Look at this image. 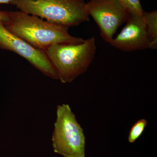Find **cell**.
<instances>
[{"instance_id": "6da1fadb", "label": "cell", "mask_w": 157, "mask_h": 157, "mask_svg": "<svg viewBox=\"0 0 157 157\" xmlns=\"http://www.w3.org/2000/svg\"><path fill=\"white\" fill-rule=\"evenodd\" d=\"M3 25L13 35L45 51L55 44H79L84 41L71 36L69 27L52 23L21 11H8V18Z\"/></svg>"}, {"instance_id": "7a4b0ae2", "label": "cell", "mask_w": 157, "mask_h": 157, "mask_svg": "<svg viewBox=\"0 0 157 157\" xmlns=\"http://www.w3.org/2000/svg\"><path fill=\"white\" fill-rule=\"evenodd\" d=\"M95 39L91 37L76 44H55L45 51L63 84L73 82L87 71L97 52Z\"/></svg>"}, {"instance_id": "3957f363", "label": "cell", "mask_w": 157, "mask_h": 157, "mask_svg": "<svg viewBox=\"0 0 157 157\" xmlns=\"http://www.w3.org/2000/svg\"><path fill=\"white\" fill-rule=\"evenodd\" d=\"M10 4L26 14L70 28L90 21L84 0H12Z\"/></svg>"}, {"instance_id": "277c9868", "label": "cell", "mask_w": 157, "mask_h": 157, "mask_svg": "<svg viewBox=\"0 0 157 157\" xmlns=\"http://www.w3.org/2000/svg\"><path fill=\"white\" fill-rule=\"evenodd\" d=\"M52 141L55 152L63 157H85L83 129L68 104L58 105Z\"/></svg>"}, {"instance_id": "5b68a950", "label": "cell", "mask_w": 157, "mask_h": 157, "mask_svg": "<svg viewBox=\"0 0 157 157\" xmlns=\"http://www.w3.org/2000/svg\"><path fill=\"white\" fill-rule=\"evenodd\" d=\"M88 15L97 23L102 38L109 43L119 28L126 22L128 12L117 0H90L86 3Z\"/></svg>"}, {"instance_id": "8992f818", "label": "cell", "mask_w": 157, "mask_h": 157, "mask_svg": "<svg viewBox=\"0 0 157 157\" xmlns=\"http://www.w3.org/2000/svg\"><path fill=\"white\" fill-rule=\"evenodd\" d=\"M0 48L17 54L45 76L58 80L57 74L45 51L35 48L13 35L0 23Z\"/></svg>"}, {"instance_id": "52a82bcc", "label": "cell", "mask_w": 157, "mask_h": 157, "mask_svg": "<svg viewBox=\"0 0 157 157\" xmlns=\"http://www.w3.org/2000/svg\"><path fill=\"white\" fill-rule=\"evenodd\" d=\"M125 25L109 44L117 49L124 52L151 49V44L146 24L142 15L128 12Z\"/></svg>"}, {"instance_id": "ba28073f", "label": "cell", "mask_w": 157, "mask_h": 157, "mask_svg": "<svg viewBox=\"0 0 157 157\" xmlns=\"http://www.w3.org/2000/svg\"><path fill=\"white\" fill-rule=\"evenodd\" d=\"M142 15L146 24L147 32L150 42L151 49H157V11H144Z\"/></svg>"}, {"instance_id": "9c48e42d", "label": "cell", "mask_w": 157, "mask_h": 157, "mask_svg": "<svg viewBox=\"0 0 157 157\" xmlns=\"http://www.w3.org/2000/svg\"><path fill=\"white\" fill-rule=\"evenodd\" d=\"M147 124V122L144 119H140L131 128L128 137V140L130 143L135 142L143 134Z\"/></svg>"}, {"instance_id": "30bf717a", "label": "cell", "mask_w": 157, "mask_h": 157, "mask_svg": "<svg viewBox=\"0 0 157 157\" xmlns=\"http://www.w3.org/2000/svg\"><path fill=\"white\" fill-rule=\"evenodd\" d=\"M128 12H135L142 15L144 12L140 0H117Z\"/></svg>"}, {"instance_id": "8fae6325", "label": "cell", "mask_w": 157, "mask_h": 157, "mask_svg": "<svg viewBox=\"0 0 157 157\" xmlns=\"http://www.w3.org/2000/svg\"><path fill=\"white\" fill-rule=\"evenodd\" d=\"M8 17V11H0V23L3 24L7 20Z\"/></svg>"}, {"instance_id": "7c38bea8", "label": "cell", "mask_w": 157, "mask_h": 157, "mask_svg": "<svg viewBox=\"0 0 157 157\" xmlns=\"http://www.w3.org/2000/svg\"><path fill=\"white\" fill-rule=\"evenodd\" d=\"M12 0H0V4H10Z\"/></svg>"}]
</instances>
